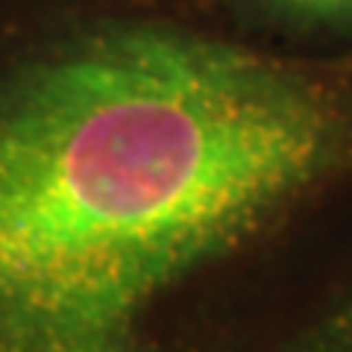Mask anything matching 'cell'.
Here are the masks:
<instances>
[{
    "label": "cell",
    "mask_w": 352,
    "mask_h": 352,
    "mask_svg": "<svg viewBox=\"0 0 352 352\" xmlns=\"http://www.w3.org/2000/svg\"><path fill=\"white\" fill-rule=\"evenodd\" d=\"M352 256V53L120 15L0 82V352H164L176 296Z\"/></svg>",
    "instance_id": "obj_1"
},
{
    "label": "cell",
    "mask_w": 352,
    "mask_h": 352,
    "mask_svg": "<svg viewBox=\"0 0 352 352\" xmlns=\"http://www.w3.org/2000/svg\"><path fill=\"white\" fill-rule=\"evenodd\" d=\"M264 44L314 56L352 53V0H220Z\"/></svg>",
    "instance_id": "obj_2"
},
{
    "label": "cell",
    "mask_w": 352,
    "mask_h": 352,
    "mask_svg": "<svg viewBox=\"0 0 352 352\" xmlns=\"http://www.w3.org/2000/svg\"><path fill=\"white\" fill-rule=\"evenodd\" d=\"M194 3H200V6H214V3H220V0H194Z\"/></svg>",
    "instance_id": "obj_3"
}]
</instances>
